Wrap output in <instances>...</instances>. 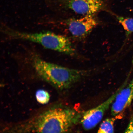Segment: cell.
<instances>
[{
    "mask_svg": "<svg viewBox=\"0 0 133 133\" xmlns=\"http://www.w3.org/2000/svg\"><path fill=\"white\" fill-rule=\"evenodd\" d=\"M82 114L65 106H54L8 131L16 132L64 133L80 121Z\"/></svg>",
    "mask_w": 133,
    "mask_h": 133,
    "instance_id": "obj_1",
    "label": "cell"
},
{
    "mask_svg": "<svg viewBox=\"0 0 133 133\" xmlns=\"http://www.w3.org/2000/svg\"><path fill=\"white\" fill-rule=\"evenodd\" d=\"M36 97L37 101L40 104H45L49 102L50 95L47 91L44 90H39L36 91Z\"/></svg>",
    "mask_w": 133,
    "mask_h": 133,
    "instance_id": "obj_10",
    "label": "cell"
},
{
    "mask_svg": "<svg viewBox=\"0 0 133 133\" xmlns=\"http://www.w3.org/2000/svg\"><path fill=\"white\" fill-rule=\"evenodd\" d=\"M113 14L115 16L125 31L126 39L123 46L129 36L133 33V18L117 15L114 13Z\"/></svg>",
    "mask_w": 133,
    "mask_h": 133,
    "instance_id": "obj_8",
    "label": "cell"
},
{
    "mask_svg": "<svg viewBox=\"0 0 133 133\" xmlns=\"http://www.w3.org/2000/svg\"><path fill=\"white\" fill-rule=\"evenodd\" d=\"M121 88L122 85L104 102L82 114L80 123L84 129L86 130L92 129L101 122L105 113L112 105Z\"/></svg>",
    "mask_w": 133,
    "mask_h": 133,
    "instance_id": "obj_6",
    "label": "cell"
},
{
    "mask_svg": "<svg viewBox=\"0 0 133 133\" xmlns=\"http://www.w3.org/2000/svg\"><path fill=\"white\" fill-rule=\"evenodd\" d=\"M111 0H61L63 9L82 16L94 15L107 9Z\"/></svg>",
    "mask_w": 133,
    "mask_h": 133,
    "instance_id": "obj_4",
    "label": "cell"
},
{
    "mask_svg": "<svg viewBox=\"0 0 133 133\" xmlns=\"http://www.w3.org/2000/svg\"><path fill=\"white\" fill-rule=\"evenodd\" d=\"M2 32L9 39L29 41L41 45L46 49L69 56L76 55V51L68 37L54 33H29L21 32L3 26Z\"/></svg>",
    "mask_w": 133,
    "mask_h": 133,
    "instance_id": "obj_3",
    "label": "cell"
},
{
    "mask_svg": "<svg viewBox=\"0 0 133 133\" xmlns=\"http://www.w3.org/2000/svg\"><path fill=\"white\" fill-rule=\"evenodd\" d=\"M116 117L105 119L100 125L97 132L100 133H109L114 132V124Z\"/></svg>",
    "mask_w": 133,
    "mask_h": 133,
    "instance_id": "obj_9",
    "label": "cell"
},
{
    "mask_svg": "<svg viewBox=\"0 0 133 133\" xmlns=\"http://www.w3.org/2000/svg\"><path fill=\"white\" fill-rule=\"evenodd\" d=\"M64 23L71 35L78 39L87 37L98 24L94 15L82 16L79 18H70L65 20Z\"/></svg>",
    "mask_w": 133,
    "mask_h": 133,
    "instance_id": "obj_5",
    "label": "cell"
},
{
    "mask_svg": "<svg viewBox=\"0 0 133 133\" xmlns=\"http://www.w3.org/2000/svg\"><path fill=\"white\" fill-rule=\"evenodd\" d=\"M125 133H133V115L131 116L128 125L125 131Z\"/></svg>",
    "mask_w": 133,
    "mask_h": 133,
    "instance_id": "obj_11",
    "label": "cell"
},
{
    "mask_svg": "<svg viewBox=\"0 0 133 133\" xmlns=\"http://www.w3.org/2000/svg\"><path fill=\"white\" fill-rule=\"evenodd\" d=\"M133 100V77L128 83L126 80L116 95L111 105L112 115L116 116L121 114L130 105Z\"/></svg>",
    "mask_w": 133,
    "mask_h": 133,
    "instance_id": "obj_7",
    "label": "cell"
},
{
    "mask_svg": "<svg viewBox=\"0 0 133 133\" xmlns=\"http://www.w3.org/2000/svg\"><path fill=\"white\" fill-rule=\"evenodd\" d=\"M31 57L32 66L38 76L58 89H69L88 74L86 70L70 69L47 62L36 54Z\"/></svg>",
    "mask_w": 133,
    "mask_h": 133,
    "instance_id": "obj_2",
    "label": "cell"
}]
</instances>
